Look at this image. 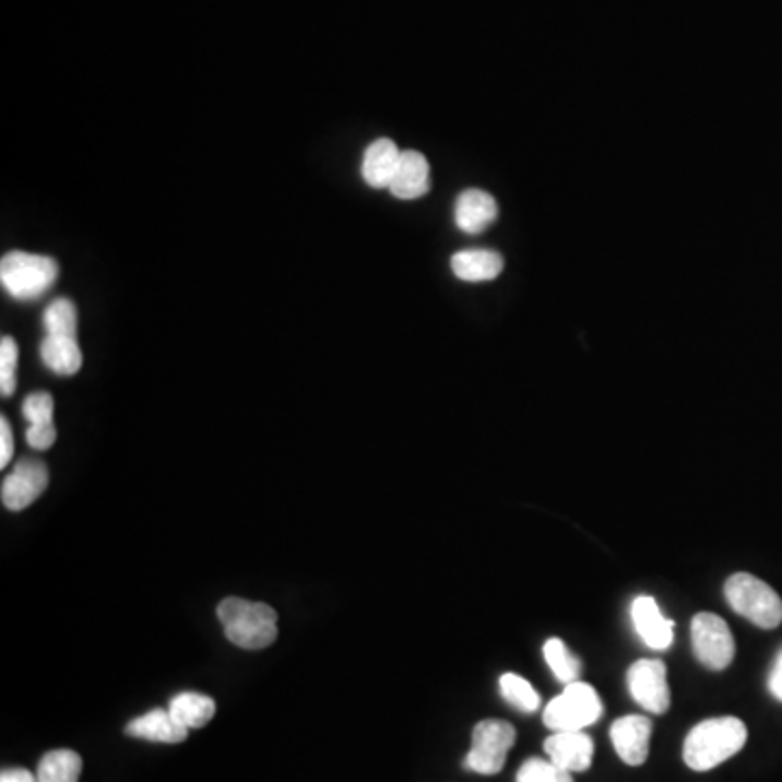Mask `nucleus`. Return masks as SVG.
Instances as JSON below:
<instances>
[{
	"label": "nucleus",
	"instance_id": "24",
	"mask_svg": "<svg viewBox=\"0 0 782 782\" xmlns=\"http://www.w3.org/2000/svg\"><path fill=\"white\" fill-rule=\"evenodd\" d=\"M516 782H574V779L572 772L555 766L550 759H529L520 768Z\"/></svg>",
	"mask_w": 782,
	"mask_h": 782
},
{
	"label": "nucleus",
	"instance_id": "1",
	"mask_svg": "<svg viewBox=\"0 0 782 782\" xmlns=\"http://www.w3.org/2000/svg\"><path fill=\"white\" fill-rule=\"evenodd\" d=\"M748 742V728L737 718L704 720L689 731L683 759L694 772H709L733 759Z\"/></svg>",
	"mask_w": 782,
	"mask_h": 782
},
{
	"label": "nucleus",
	"instance_id": "11",
	"mask_svg": "<svg viewBox=\"0 0 782 782\" xmlns=\"http://www.w3.org/2000/svg\"><path fill=\"white\" fill-rule=\"evenodd\" d=\"M630 617L641 641L652 650H667L674 641V621L667 619L656 600L639 595L630 606Z\"/></svg>",
	"mask_w": 782,
	"mask_h": 782
},
{
	"label": "nucleus",
	"instance_id": "20",
	"mask_svg": "<svg viewBox=\"0 0 782 782\" xmlns=\"http://www.w3.org/2000/svg\"><path fill=\"white\" fill-rule=\"evenodd\" d=\"M83 759L72 750H50L42 757L37 782H79Z\"/></svg>",
	"mask_w": 782,
	"mask_h": 782
},
{
	"label": "nucleus",
	"instance_id": "16",
	"mask_svg": "<svg viewBox=\"0 0 782 782\" xmlns=\"http://www.w3.org/2000/svg\"><path fill=\"white\" fill-rule=\"evenodd\" d=\"M400 155L402 151H398V146L388 138L372 142L364 153V164H362L364 181L375 190H388L395 175V168L400 164Z\"/></svg>",
	"mask_w": 782,
	"mask_h": 782
},
{
	"label": "nucleus",
	"instance_id": "15",
	"mask_svg": "<svg viewBox=\"0 0 782 782\" xmlns=\"http://www.w3.org/2000/svg\"><path fill=\"white\" fill-rule=\"evenodd\" d=\"M498 217V204L494 196L483 190H465L457 198L454 220L457 226L467 235L483 233Z\"/></svg>",
	"mask_w": 782,
	"mask_h": 782
},
{
	"label": "nucleus",
	"instance_id": "21",
	"mask_svg": "<svg viewBox=\"0 0 782 782\" xmlns=\"http://www.w3.org/2000/svg\"><path fill=\"white\" fill-rule=\"evenodd\" d=\"M544 656H546V663L548 667L553 670V674L557 676V680L570 685V683H577L579 676H581V659L572 654V650L557 637L548 639L544 643Z\"/></svg>",
	"mask_w": 782,
	"mask_h": 782
},
{
	"label": "nucleus",
	"instance_id": "23",
	"mask_svg": "<svg viewBox=\"0 0 782 782\" xmlns=\"http://www.w3.org/2000/svg\"><path fill=\"white\" fill-rule=\"evenodd\" d=\"M46 335L76 337V307L68 298H57L48 305L44 313Z\"/></svg>",
	"mask_w": 782,
	"mask_h": 782
},
{
	"label": "nucleus",
	"instance_id": "29",
	"mask_svg": "<svg viewBox=\"0 0 782 782\" xmlns=\"http://www.w3.org/2000/svg\"><path fill=\"white\" fill-rule=\"evenodd\" d=\"M768 687H770V694H772L779 702H782V648L781 652L777 654V659H774L772 670H770Z\"/></svg>",
	"mask_w": 782,
	"mask_h": 782
},
{
	"label": "nucleus",
	"instance_id": "8",
	"mask_svg": "<svg viewBox=\"0 0 782 782\" xmlns=\"http://www.w3.org/2000/svg\"><path fill=\"white\" fill-rule=\"evenodd\" d=\"M626 683L632 700L648 713L663 715L670 709L672 696H670L667 670L663 661L641 659L632 663L626 674Z\"/></svg>",
	"mask_w": 782,
	"mask_h": 782
},
{
	"label": "nucleus",
	"instance_id": "18",
	"mask_svg": "<svg viewBox=\"0 0 782 782\" xmlns=\"http://www.w3.org/2000/svg\"><path fill=\"white\" fill-rule=\"evenodd\" d=\"M39 355L44 366L59 377H74L83 366V353L76 337L46 335L39 346Z\"/></svg>",
	"mask_w": 782,
	"mask_h": 782
},
{
	"label": "nucleus",
	"instance_id": "9",
	"mask_svg": "<svg viewBox=\"0 0 782 782\" xmlns=\"http://www.w3.org/2000/svg\"><path fill=\"white\" fill-rule=\"evenodd\" d=\"M48 487V470L35 459H22L2 481V505L9 511L31 507Z\"/></svg>",
	"mask_w": 782,
	"mask_h": 782
},
{
	"label": "nucleus",
	"instance_id": "26",
	"mask_svg": "<svg viewBox=\"0 0 782 782\" xmlns=\"http://www.w3.org/2000/svg\"><path fill=\"white\" fill-rule=\"evenodd\" d=\"M22 413L28 419V424H52L55 400L46 391H35L24 398Z\"/></svg>",
	"mask_w": 782,
	"mask_h": 782
},
{
	"label": "nucleus",
	"instance_id": "12",
	"mask_svg": "<svg viewBox=\"0 0 782 782\" xmlns=\"http://www.w3.org/2000/svg\"><path fill=\"white\" fill-rule=\"evenodd\" d=\"M544 750L555 766L572 774L586 772L593 761V742L585 731H559L544 742Z\"/></svg>",
	"mask_w": 782,
	"mask_h": 782
},
{
	"label": "nucleus",
	"instance_id": "5",
	"mask_svg": "<svg viewBox=\"0 0 782 782\" xmlns=\"http://www.w3.org/2000/svg\"><path fill=\"white\" fill-rule=\"evenodd\" d=\"M602 718V702L595 689L586 683H570L566 689L550 700L544 711V724L559 733V731H585L586 726L595 724Z\"/></svg>",
	"mask_w": 782,
	"mask_h": 782
},
{
	"label": "nucleus",
	"instance_id": "13",
	"mask_svg": "<svg viewBox=\"0 0 782 782\" xmlns=\"http://www.w3.org/2000/svg\"><path fill=\"white\" fill-rule=\"evenodd\" d=\"M391 196L400 200H415L430 190V168L422 153L404 151L391 179Z\"/></svg>",
	"mask_w": 782,
	"mask_h": 782
},
{
	"label": "nucleus",
	"instance_id": "22",
	"mask_svg": "<svg viewBox=\"0 0 782 782\" xmlns=\"http://www.w3.org/2000/svg\"><path fill=\"white\" fill-rule=\"evenodd\" d=\"M500 694L511 707L520 709L522 713H535L542 704V698L533 689V685L526 678L511 672L500 676Z\"/></svg>",
	"mask_w": 782,
	"mask_h": 782
},
{
	"label": "nucleus",
	"instance_id": "14",
	"mask_svg": "<svg viewBox=\"0 0 782 782\" xmlns=\"http://www.w3.org/2000/svg\"><path fill=\"white\" fill-rule=\"evenodd\" d=\"M188 726L177 722V718L166 709H155L127 726L129 737L155 742V744H181L188 739Z\"/></svg>",
	"mask_w": 782,
	"mask_h": 782
},
{
	"label": "nucleus",
	"instance_id": "3",
	"mask_svg": "<svg viewBox=\"0 0 782 782\" xmlns=\"http://www.w3.org/2000/svg\"><path fill=\"white\" fill-rule=\"evenodd\" d=\"M59 265L52 257L13 250L0 261V283L15 300H35L57 281Z\"/></svg>",
	"mask_w": 782,
	"mask_h": 782
},
{
	"label": "nucleus",
	"instance_id": "27",
	"mask_svg": "<svg viewBox=\"0 0 782 782\" xmlns=\"http://www.w3.org/2000/svg\"><path fill=\"white\" fill-rule=\"evenodd\" d=\"M57 439L55 424H28L26 430V443L33 450H48Z\"/></svg>",
	"mask_w": 782,
	"mask_h": 782
},
{
	"label": "nucleus",
	"instance_id": "6",
	"mask_svg": "<svg viewBox=\"0 0 782 782\" xmlns=\"http://www.w3.org/2000/svg\"><path fill=\"white\" fill-rule=\"evenodd\" d=\"M518 739L516 728L502 720H485L474 726L472 733V748L465 757V768L483 774L494 777L502 772L507 763V755Z\"/></svg>",
	"mask_w": 782,
	"mask_h": 782
},
{
	"label": "nucleus",
	"instance_id": "19",
	"mask_svg": "<svg viewBox=\"0 0 782 782\" xmlns=\"http://www.w3.org/2000/svg\"><path fill=\"white\" fill-rule=\"evenodd\" d=\"M168 711L188 728H202L215 715V702L209 696L186 691L170 700Z\"/></svg>",
	"mask_w": 782,
	"mask_h": 782
},
{
	"label": "nucleus",
	"instance_id": "17",
	"mask_svg": "<svg viewBox=\"0 0 782 782\" xmlns=\"http://www.w3.org/2000/svg\"><path fill=\"white\" fill-rule=\"evenodd\" d=\"M450 268L457 279L467 283H481L494 281L502 272L505 261L494 250H461L450 259Z\"/></svg>",
	"mask_w": 782,
	"mask_h": 782
},
{
	"label": "nucleus",
	"instance_id": "10",
	"mask_svg": "<svg viewBox=\"0 0 782 782\" xmlns=\"http://www.w3.org/2000/svg\"><path fill=\"white\" fill-rule=\"evenodd\" d=\"M650 735L652 724L643 715H626L611 726L613 748L617 757L630 768H639L645 763L650 753Z\"/></svg>",
	"mask_w": 782,
	"mask_h": 782
},
{
	"label": "nucleus",
	"instance_id": "7",
	"mask_svg": "<svg viewBox=\"0 0 782 782\" xmlns=\"http://www.w3.org/2000/svg\"><path fill=\"white\" fill-rule=\"evenodd\" d=\"M691 643L696 659L713 670H726L735 659V639L728 624L715 613H698L691 621Z\"/></svg>",
	"mask_w": 782,
	"mask_h": 782
},
{
	"label": "nucleus",
	"instance_id": "2",
	"mask_svg": "<svg viewBox=\"0 0 782 782\" xmlns=\"http://www.w3.org/2000/svg\"><path fill=\"white\" fill-rule=\"evenodd\" d=\"M217 617L230 643L244 650H263L276 641V611L263 602L226 597L217 604Z\"/></svg>",
	"mask_w": 782,
	"mask_h": 782
},
{
	"label": "nucleus",
	"instance_id": "28",
	"mask_svg": "<svg viewBox=\"0 0 782 782\" xmlns=\"http://www.w3.org/2000/svg\"><path fill=\"white\" fill-rule=\"evenodd\" d=\"M13 457V435L11 424L7 417H0V467L9 465V459Z\"/></svg>",
	"mask_w": 782,
	"mask_h": 782
},
{
	"label": "nucleus",
	"instance_id": "25",
	"mask_svg": "<svg viewBox=\"0 0 782 782\" xmlns=\"http://www.w3.org/2000/svg\"><path fill=\"white\" fill-rule=\"evenodd\" d=\"M15 368H17V344L13 337L0 340V393L11 395L15 391Z\"/></svg>",
	"mask_w": 782,
	"mask_h": 782
},
{
	"label": "nucleus",
	"instance_id": "30",
	"mask_svg": "<svg viewBox=\"0 0 782 782\" xmlns=\"http://www.w3.org/2000/svg\"><path fill=\"white\" fill-rule=\"evenodd\" d=\"M0 782H37V777L31 774L28 770L22 768H11V770H2Z\"/></svg>",
	"mask_w": 782,
	"mask_h": 782
},
{
	"label": "nucleus",
	"instance_id": "4",
	"mask_svg": "<svg viewBox=\"0 0 782 782\" xmlns=\"http://www.w3.org/2000/svg\"><path fill=\"white\" fill-rule=\"evenodd\" d=\"M724 595L733 611L753 621L755 626L766 630L781 626V595L761 579L748 572H737L726 581Z\"/></svg>",
	"mask_w": 782,
	"mask_h": 782
}]
</instances>
